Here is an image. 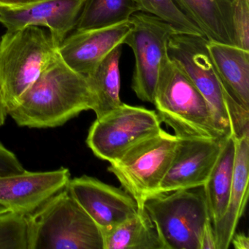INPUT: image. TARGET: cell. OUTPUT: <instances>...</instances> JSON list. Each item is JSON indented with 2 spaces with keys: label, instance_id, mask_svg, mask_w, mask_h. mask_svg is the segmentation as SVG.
<instances>
[{
  "label": "cell",
  "instance_id": "6da1fadb",
  "mask_svg": "<svg viewBox=\"0 0 249 249\" xmlns=\"http://www.w3.org/2000/svg\"><path fill=\"white\" fill-rule=\"evenodd\" d=\"M93 106L87 77L70 68L58 53L8 116L20 126L53 128L92 110Z\"/></svg>",
  "mask_w": 249,
  "mask_h": 249
},
{
  "label": "cell",
  "instance_id": "7a4b0ae2",
  "mask_svg": "<svg viewBox=\"0 0 249 249\" xmlns=\"http://www.w3.org/2000/svg\"><path fill=\"white\" fill-rule=\"evenodd\" d=\"M153 104L178 138H228L200 91L168 54L160 65Z\"/></svg>",
  "mask_w": 249,
  "mask_h": 249
},
{
  "label": "cell",
  "instance_id": "3957f363",
  "mask_svg": "<svg viewBox=\"0 0 249 249\" xmlns=\"http://www.w3.org/2000/svg\"><path fill=\"white\" fill-rule=\"evenodd\" d=\"M204 36L176 33L170 38L167 54L192 81L211 107L220 129L235 139L249 133V112L238 106L223 87Z\"/></svg>",
  "mask_w": 249,
  "mask_h": 249
},
{
  "label": "cell",
  "instance_id": "277c9868",
  "mask_svg": "<svg viewBox=\"0 0 249 249\" xmlns=\"http://www.w3.org/2000/svg\"><path fill=\"white\" fill-rule=\"evenodd\" d=\"M28 218V249H104L103 233L67 187Z\"/></svg>",
  "mask_w": 249,
  "mask_h": 249
},
{
  "label": "cell",
  "instance_id": "5b68a950",
  "mask_svg": "<svg viewBox=\"0 0 249 249\" xmlns=\"http://www.w3.org/2000/svg\"><path fill=\"white\" fill-rule=\"evenodd\" d=\"M59 45L40 27L7 31L0 40V92L8 113L56 57Z\"/></svg>",
  "mask_w": 249,
  "mask_h": 249
},
{
  "label": "cell",
  "instance_id": "8992f818",
  "mask_svg": "<svg viewBox=\"0 0 249 249\" xmlns=\"http://www.w3.org/2000/svg\"><path fill=\"white\" fill-rule=\"evenodd\" d=\"M178 138L161 129L128 148L110 163L123 189L136 201L139 209L157 194L174 157Z\"/></svg>",
  "mask_w": 249,
  "mask_h": 249
},
{
  "label": "cell",
  "instance_id": "52a82bcc",
  "mask_svg": "<svg viewBox=\"0 0 249 249\" xmlns=\"http://www.w3.org/2000/svg\"><path fill=\"white\" fill-rule=\"evenodd\" d=\"M144 209L163 249H200L202 230L211 218L203 191L180 189L154 195L146 199Z\"/></svg>",
  "mask_w": 249,
  "mask_h": 249
},
{
  "label": "cell",
  "instance_id": "ba28073f",
  "mask_svg": "<svg viewBox=\"0 0 249 249\" xmlns=\"http://www.w3.org/2000/svg\"><path fill=\"white\" fill-rule=\"evenodd\" d=\"M161 123L154 110L122 103L96 119L87 144L96 157L111 163L131 145L161 130Z\"/></svg>",
  "mask_w": 249,
  "mask_h": 249
},
{
  "label": "cell",
  "instance_id": "9c48e42d",
  "mask_svg": "<svg viewBox=\"0 0 249 249\" xmlns=\"http://www.w3.org/2000/svg\"><path fill=\"white\" fill-rule=\"evenodd\" d=\"M129 21L132 27L124 44L129 46L135 55L132 89L140 100L153 104L160 65L167 55L170 37L178 32L145 13H135Z\"/></svg>",
  "mask_w": 249,
  "mask_h": 249
},
{
  "label": "cell",
  "instance_id": "30bf717a",
  "mask_svg": "<svg viewBox=\"0 0 249 249\" xmlns=\"http://www.w3.org/2000/svg\"><path fill=\"white\" fill-rule=\"evenodd\" d=\"M67 189L96 223L103 235L135 215L139 211L135 199L124 189L83 176L71 179Z\"/></svg>",
  "mask_w": 249,
  "mask_h": 249
},
{
  "label": "cell",
  "instance_id": "8fae6325",
  "mask_svg": "<svg viewBox=\"0 0 249 249\" xmlns=\"http://www.w3.org/2000/svg\"><path fill=\"white\" fill-rule=\"evenodd\" d=\"M226 138H178L174 157L156 195L203 186Z\"/></svg>",
  "mask_w": 249,
  "mask_h": 249
},
{
  "label": "cell",
  "instance_id": "7c38bea8",
  "mask_svg": "<svg viewBox=\"0 0 249 249\" xmlns=\"http://www.w3.org/2000/svg\"><path fill=\"white\" fill-rule=\"evenodd\" d=\"M68 168L29 172L0 178V205L8 211L30 215L67 187L71 180Z\"/></svg>",
  "mask_w": 249,
  "mask_h": 249
},
{
  "label": "cell",
  "instance_id": "4fadbf2b",
  "mask_svg": "<svg viewBox=\"0 0 249 249\" xmlns=\"http://www.w3.org/2000/svg\"><path fill=\"white\" fill-rule=\"evenodd\" d=\"M84 0H40L20 8L0 7V24L7 31L44 27L60 46L76 26Z\"/></svg>",
  "mask_w": 249,
  "mask_h": 249
},
{
  "label": "cell",
  "instance_id": "5bb4252c",
  "mask_svg": "<svg viewBox=\"0 0 249 249\" xmlns=\"http://www.w3.org/2000/svg\"><path fill=\"white\" fill-rule=\"evenodd\" d=\"M131 27L127 21L103 28L75 31L61 43L59 56L70 68L87 78L112 50L124 44Z\"/></svg>",
  "mask_w": 249,
  "mask_h": 249
},
{
  "label": "cell",
  "instance_id": "9a60e30c",
  "mask_svg": "<svg viewBox=\"0 0 249 249\" xmlns=\"http://www.w3.org/2000/svg\"><path fill=\"white\" fill-rule=\"evenodd\" d=\"M235 139V138H234ZM234 176L228 205L223 216L213 224L217 249H227L243 216L249 197V133L235 139Z\"/></svg>",
  "mask_w": 249,
  "mask_h": 249
},
{
  "label": "cell",
  "instance_id": "2e32d148",
  "mask_svg": "<svg viewBox=\"0 0 249 249\" xmlns=\"http://www.w3.org/2000/svg\"><path fill=\"white\" fill-rule=\"evenodd\" d=\"M238 0H173L209 41L236 46L233 14Z\"/></svg>",
  "mask_w": 249,
  "mask_h": 249
},
{
  "label": "cell",
  "instance_id": "e0dca14e",
  "mask_svg": "<svg viewBox=\"0 0 249 249\" xmlns=\"http://www.w3.org/2000/svg\"><path fill=\"white\" fill-rule=\"evenodd\" d=\"M208 52L223 87L231 98L249 112V52L209 41Z\"/></svg>",
  "mask_w": 249,
  "mask_h": 249
},
{
  "label": "cell",
  "instance_id": "ac0fdd59",
  "mask_svg": "<svg viewBox=\"0 0 249 249\" xmlns=\"http://www.w3.org/2000/svg\"><path fill=\"white\" fill-rule=\"evenodd\" d=\"M235 151L234 137L226 138L216 163L203 186L212 224L223 216L228 205L234 176Z\"/></svg>",
  "mask_w": 249,
  "mask_h": 249
},
{
  "label": "cell",
  "instance_id": "d6986e66",
  "mask_svg": "<svg viewBox=\"0 0 249 249\" xmlns=\"http://www.w3.org/2000/svg\"><path fill=\"white\" fill-rule=\"evenodd\" d=\"M122 46H116L112 50L87 77L94 99L92 110L97 118L104 116L122 104L119 71Z\"/></svg>",
  "mask_w": 249,
  "mask_h": 249
},
{
  "label": "cell",
  "instance_id": "ffe728a7",
  "mask_svg": "<svg viewBox=\"0 0 249 249\" xmlns=\"http://www.w3.org/2000/svg\"><path fill=\"white\" fill-rule=\"evenodd\" d=\"M104 249H163L157 229L144 208L103 235Z\"/></svg>",
  "mask_w": 249,
  "mask_h": 249
},
{
  "label": "cell",
  "instance_id": "44dd1931",
  "mask_svg": "<svg viewBox=\"0 0 249 249\" xmlns=\"http://www.w3.org/2000/svg\"><path fill=\"white\" fill-rule=\"evenodd\" d=\"M139 12L136 0H84L75 31L103 28L129 21Z\"/></svg>",
  "mask_w": 249,
  "mask_h": 249
},
{
  "label": "cell",
  "instance_id": "7402d4cb",
  "mask_svg": "<svg viewBox=\"0 0 249 249\" xmlns=\"http://www.w3.org/2000/svg\"><path fill=\"white\" fill-rule=\"evenodd\" d=\"M136 2L139 12L151 14L162 20L178 33L204 36L197 26L178 8L173 0H136Z\"/></svg>",
  "mask_w": 249,
  "mask_h": 249
},
{
  "label": "cell",
  "instance_id": "603a6c76",
  "mask_svg": "<svg viewBox=\"0 0 249 249\" xmlns=\"http://www.w3.org/2000/svg\"><path fill=\"white\" fill-rule=\"evenodd\" d=\"M27 215L13 211L0 213V249H28Z\"/></svg>",
  "mask_w": 249,
  "mask_h": 249
},
{
  "label": "cell",
  "instance_id": "cb8c5ba5",
  "mask_svg": "<svg viewBox=\"0 0 249 249\" xmlns=\"http://www.w3.org/2000/svg\"><path fill=\"white\" fill-rule=\"evenodd\" d=\"M236 46L249 52V0H238L233 14Z\"/></svg>",
  "mask_w": 249,
  "mask_h": 249
},
{
  "label": "cell",
  "instance_id": "d4e9b609",
  "mask_svg": "<svg viewBox=\"0 0 249 249\" xmlns=\"http://www.w3.org/2000/svg\"><path fill=\"white\" fill-rule=\"evenodd\" d=\"M25 170L16 154L0 143V178L18 174Z\"/></svg>",
  "mask_w": 249,
  "mask_h": 249
},
{
  "label": "cell",
  "instance_id": "484cf974",
  "mask_svg": "<svg viewBox=\"0 0 249 249\" xmlns=\"http://www.w3.org/2000/svg\"><path fill=\"white\" fill-rule=\"evenodd\" d=\"M200 249H217L215 232L211 218L204 226L200 240Z\"/></svg>",
  "mask_w": 249,
  "mask_h": 249
},
{
  "label": "cell",
  "instance_id": "4316f807",
  "mask_svg": "<svg viewBox=\"0 0 249 249\" xmlns=\"http://www.w3.org/2000/svg\"><path fill=\"white\" fill-rule=\"evenodd\" d=\"M231 244L235 249H249V238L244 233H234L231 240Z\"/></svg>",
  "mask_w": 249,
  "mask_h": 249
},
{
  "label": "cell",
  "instance_id": "83f0119b",
  "mask_svg": "<svg viewBox=\"0 0 249 249\" xmlns=\"http://www.w3.org/2000/svg\"><path fill=\"white\" fill-rule=\"evenodd\" d=\"M40 0H0V7L2 8H20L39 2Z\"/></svg>",
  "mask_w": 249,
  "mask_h": 249
},
{
  "label": "cell",
  "instance_id": "f1b7e54d",
  "mask_svg": "<svg viewBox=\"0 0 249 249\" xmlns=\"http://www.w3.org/2000/svg\"><path fill=\"white\" fill-rule=\"evenodd\" d=\"M8 116V110H7L6 107L4 105L2 95H1V92H0V127L3 126Z\"/></svg>",
  "mask_w": 249,
  "mask_h": 249
},
{
  "label": "cell",
  "instance_id": "f546056e",
  "mask_svg": "<svg viewBox=\"0 0 249 249\" xmlns=\"http://www.w3.org/2000/svg\"><path fill=\"white\" fill-rule=\"evenodd\" d=\"M5 211H8V210H7L5 207L2 206V205H0V213L5 212Z\"/></svg>",
  "mask_w": 249,
  "mask_h": 249
}]
</instances>
